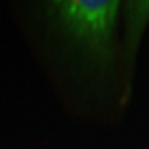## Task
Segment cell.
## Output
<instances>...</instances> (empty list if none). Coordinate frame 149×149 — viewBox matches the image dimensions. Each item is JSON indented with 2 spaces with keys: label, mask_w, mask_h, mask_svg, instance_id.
Instances as JSON below:
<instances>
[{
  "label": "cell",
  "mask_w": 149,
  "mask_h": 149,
  "mask_svg": "<svg viewBox=\"0 0 149 149\" xmlns=\"http://www.w3.org/2000/svg\"><path fill=\"white\" fill-rule=\"evenodd\" d=\"M118 10V2L108 0L58 2L53 7L65 33L96 61L111 58Z\"/></svg>",
  "instance_id": "obj_1"
}]
</instances>
